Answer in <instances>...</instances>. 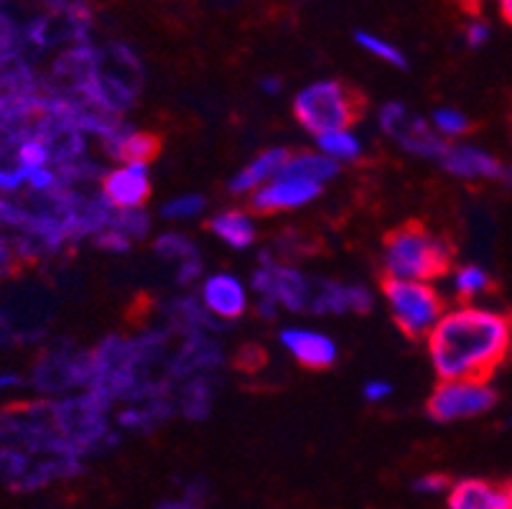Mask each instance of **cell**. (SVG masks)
<instances>
[{"mask_svg":"<svg viewBox=\"0 0 512 509\" xmlns=\"http://www.w3.org/2000/svg\"><path fill=\"white\" fill-rule=\"evenodd\" d=\"M446 509H512V479H459L446 492Z\"/></svg>","mask_w":512,"mask_h":509,"instance_id":"cell-14","label":"cell"},{"mask_svg":"<svg viewBox=\"0 0 512 509\" xmlns=\"http://www.w3.org/2000/svg\"><path fill=\"white\" fill-rule=\"evenodd\" d=\"M11 263V250H8V245L3 240H0V268H3V265H8Z\"/></svg>","mask_w":512,"mask_h":509,"instance_id":"cell-31","label":"cell"},{"mask_svg":"<svg viewBox=\"0 0 512 509\" xmlns=\"http://www.w3.org/2000/svg\"><path fill=\"white\" fill-rule=\"evenodd\" d=\"M426 352L439 380H492L512 357V314L477 303L446 308L426 336Z\"/></svg>","mask_w":512,"mask_h":509,"instance_id":"cell-1","label":"cell"},{"mask_svg":"<svg viewBox=\"0 0 512 509\" xmlns=\"http://www.w3.org/2000/svg\"><path fill=\"white\" fill-rule=\"evenodd\" d=\"M464 41H467L469 49H482L490 41V26L484 21L467 23V28H464Z\"/></svg>","mask_w":512,"mask_h":509,"instance_id":"cell-27","label":"cell"},{"mask_svg":"<svg viewBox=\"0 0 512 509\" xmlns=\"http://www.w3.org/2000/svg\"><path fill=\"white\" fill-rule=\"evenodd\" d=\"M377 125L388 138H393L400 148L411 156L418 158H431V161H439L446 151V143L431 123L418 115H413L403 102H385L377 112Z\"/></svg>","mask_w":512,"mask_h":509,"instance_id":"cell-7","label":"cell"},{"mask_svg":"<svg viewBox=\"0 0 512 509\" xmlns=\"http://www.w3.org/2000/svg\"><path fill=\"white\" fill-rule=\"evenodd\" d=\"M439 166L462 181H505L507 176L505 163L474 143H449L444 156L439 158Z\"/></svg>","mask_w":512,"mask_h":509,"instance_id":"cell-11","label":"cell"},{"mask_svg":"<svg viewBox=\"0 0 512 509\" xmlns=\"http://www.w3.org/2000/svg\"><path fill=\"white\" fill-rule=\"evenodd\" d=\"M375 296L370 288L357 283H339V280H314V298L309 314L316 316H344L370 314Z\"/></svg>","mask_w":512,"mask_h":509,"instance_id":"cell-13","label":"cell"},{"mask_svg":"<svg viewBox=\"0 0 512 509\" xmlns=\"http://www.w3.org/2000/svg\"><path fill=\"white\" fill-rule=\"evenodd\" d=\"M355 41H357V46H362V49L367 51V54L375 56V59H380V62L390 64V67H395V69L408 67L406 54H403L398 46L390 44V41H385L383 36L370 34V31H355Z\"/></svg>","mask_w":512,"mask_h":509,"instance_id":"cell-22","label":"cell"},{"mask_svg":"<svg viewBox=\"0 0 512 509\" xmlns=\"http://www.w3.org/2000/svg\"><path fill=\"white\" fill-rule=\"evenodd\" d=\"M428 123H431V128H434L446 143L464 138V135H469V130H472V120H469L467 112L456 110V107H436V110L431 112Z\"/></svg>","mask_w":512,"mask_h":509,"instance_id":"cell-21","label":"cell"},{"mask_svg":"<svg viewBox=\"0 0 512 509\" xmlns=\"http://www.w3.org/2000/svg\"><path fill=\"white\" fill-rule=\"evenodd\" d=\"M321 191H324V186L278 174L276 179L268 181V184L260 186L255 194L248 196L250 212L278 214V212H293V209H304L319 199Z\"/></svg>","mask_w":512,"mask_h":509,"instance_id":"cell-9","label":"cell"},{"mask_svg":"<svg viewBox=\"0 0 512 509\" xmlns=\"http://www.w3.org/2000/svg\"><path fill=\"white\" fill-rule=\"evenodd\" d=\"M500 13L502 18L512 26V0H500Z\"/></svg>","mask_w":512,"mask_h":509,"instance_id":"cell-29","label":"cell"},{"mask_svg":"<svg viewBox=\"0 0 512 509\" xmlns=\"http://www.w3.org/2000/svg\"><path fill=\"white\" fill-rule=\"evenodd\" d=\"M18 377L16 375H0V390H8V387H16Z\"/></svg>","mask_w":512,"mask_h":509,"instance_id":"cell-30","label":"cell"},{"mask_svg":"<svg viewBox=\"0 0 512 509\" xmlns=\"http://www.w3.org/2000/svg\"><path fill=\"white\" fill-rule=\"evenodd\" d=\"M153 252L161 260L176 263V280L179 283H192L202 275V260H199V250L192 240L179 232H164L153 242Z\"/></svg>","mask_w":512,"mask_h":509,"instance_id":"cell-17","label":"cell"},{"mask_svg":"<svg viewBox=\"0 0 512 509\" xmlns=\"http://www.w3.org/2000/svg\"><path fill=\"white\" fill-rule=\"evenodd\" d=\"M497 405V390L487 380H439L426 400L428 418L436 423L482 418Z\"/></svg>","mask_w":512,"mask_h":509,"instance_id":"cell-5","label":"cell"},{"mask_svg":"<svg viewBox=\"0 0 512 509\" xmlns=\"http://www.w3.org/2000/svg\"><path fill=\"white\" fill-rule=\"evenodd\" d=\"M316 151L332 158L334 163H355L362 156V140L357 138L355 130H337L316 138Z\"/></svg>","mask_w":512,"mask_h":509,"instance_id":"cell-19","label":"cell"},{"mask_svg":"<svg viewBox=\"0 0 512 509\" xmlns=\"http://www.w3.org/2000/svg\"><path fill=\"white\" fill-rule=\"evenodd\" d=\"M380 265L385 278L434 283L436 278L451 273L454 250L444 237L423 227L421 222H406L385 235Z\"/></svg>","mask_w":512,"mask_h":509,"instance_id":"cell-2","label":"cell"},{"mask_svg":"<svg viewBox=\"0 0 512 509\" xmlns=\"http://www.w3.org/2000/svg\"><path fill=\"white\" fill-rule=\"evenodd\" d=\"M199 303L209 316L220 321H240L250 308V291L237 275L212 273L202 278Z\"/></svg>","mask_w":512,"mask_h":509,"instance_id":"cell-10","label":"cell"},{"mask_svg":"<svg viewBox=\"0 0 512 509\" xmlns=\"http://www.w3.org/2000/svg\"><path fill=\"white\" fill-rule=\"evenodd\" d=\"M151 191V168L143 163H120L100 179V196L120 212H136L146 207Z\"/></svg>","mask_w":512,"mask_h":509,"instance_id":"cell-8","label":"cell"},{"mask_svg":"<svg viewBox=\"0 0 512 509\" xmlns=\"http://www.w3.org/2000/svg\"><path fill=\"white\" fill-rule=\"evenodd\" d=\"M451 288H454L456 298H462L464 303H472V298L492 291V275L482 265H459L451 273Z\"/></svg>","mask_w":512,"mask_h":509,"instance_id":"cell-20","label":"cell"},{"mask_svg":"<svg viewBox=\"0 0 512 509\" xmlns=\"http://www.w3.org/2000/svg\"><path fill=\"white\" fill-rule=\"evenodd\" d=\"M207 209V199L202 194H181L161 204V217L166 222H189V219L202 217Z\"/></svg>","mask_w":512,"mask_h":509,"instance_id":"cell-23","label":"cell"},{"mask_svg":"<svg viewBox=\"0 0 512 509\" xmlns=\"http://www.w3.org/2000/svg\"><path fill=\"white\" fill-rule=\"evenodd\" d=\"M390 395H393V385L388 380H370L362 385V398L370 405L385 403V400H390Z\"/></svg>","mask_w":512,"mask_h":509,"instance_id":"cell-26","label":"cell"},{"mask_svg":"<svg viewBox=\"0 0 512 509\" xmlns=\"http://www.w3.org/2000/svg\"><path fill=\"white\" fill-rule=\"evenodd\" d=\"M413 487H416V492L428 494V497H436V494L449 492L451 482H449V476H444V474H423V476H418Z\"/></svg>","mask_w":512,"mask_h":509,"instance_id":"cell-25","label":"cell"},{"mask_svg":"<svg viewBox=\"0 0 512 509\" xmlns=\"http://www.w3.org/2000/svg\"><path fill=\"white\" fill-rule=\"evenodd\" d=\"M383 301L388 306V314L398 331L408 339H423L431 334L439 319L444 316L446 306L441 293L434 283H421V280H395L383 278Z\"/></svg>","mask_w":512,"mask_h":509,"instance_id":"cell-4","label":"cell"},{"mask_svg":"<svg viewBox=\"0 0 512 509\" xmlns=\"http://www.w3.org/2000/svg\"><path fill=\"white\" fill-rule=\"evenodd\" d=\"M288 156H291L288 148H265V151H260L255 158H250V161L232 176L227 189L235 196L255 194L260 186H265L268 181H273L281 174V168L283 163L288 161Z\"/></svg>","mask_w":512,"mask_h":509,"instance_id":"cell-15","label":"cell"},{"mask_svg":"<svg viewBox=\"0 0 512 509\" xmlns=\"http://www.w3.org/2000/svg\"><path fill=\"white\" fill-rule=\"evenodd\" d=\"M293 118L314 138L352 130L365 112V97L342 79H319L293 97Z\"/></svg>","mask_w":512,"mask_h":509,"instance_id":"cell-3","label":"cell"},{"mask_svg":"<svg viewBox=\"0 0 512 509\" xmlns=\"http://www.w3.org/2000/svg\"><path fill=\"white\" fill-rule=\"evenodd\" d=\"M181 410L189 420H204L212 413V387L197 377L181 395Z\"/></svg>","mask_w":512,"mask_h":509,"instance_id":"cell-24","label":"cell"},{"mask_svg":"<svg viewBox=\"0 0 512 509\" xmlns=\"http://www.w3.org/2000/svg\"><path fill=\"white\" fill-rule=\"evenodd\" d=\"M278 342L306 370H329L339 359V347L332 336L309 326H286L278 334Z\"/></svg>","mask_w":512,"mask_h":509,"instance_id":"cell-12","label":"cell"},{"mask_svg":"<svg viewBox=\"0 0 512 509\" xmlns=\"http://www.w3.org/2000/svg\"><path fill=\"white\" fill-rule=\"evenodd\" d=\"M207 230L230 250H250L258 242V224L250 209H222L209 217Z\"/></svg>","mask_w":512,"mask_h":509,"instance_id":"cell-16","label":"cell"},{"mask_svg":"<svg viewBox=\"0 0 512 509\" xmlns=\"http://www.w3.org/2000/svg\"><path fill=\"white\" fill-rule=\"evenodd\" d=\"M281 174L324 186L339 174V163H334L332 158H327L319 151H301L288 156V161L281 168Z\"/></svg>","mask_w":512,"mask_h":509,"instance_id":"cell-18","label":"cell"},{"mask_svg":"<svg viewBox=\"0 0 512 509\" xmlns=\"http://www.w3.org/2000/svg\"><path fill=\"white\" fill-rule=\"evenodd\" d=\"M314 280L316 278H309L293 265L276 263L271 255H263L253 280H250V288L258 293V301L273 303L276 308L291 311V314H309Z\"/></svg>","mask_w":512,"mask_h":509,"instance_id":"cell-6","label":"cell"},{"mask_svg":"<svg viewBox=\"0 0 512 509\" xmlns=\"http://www.w3.org/2000/svg\"><path fill=\"white\" fill-rule=\"evenodd\" d=\"M260 90L265 92V95H278V92L283 90V82L278 77H263L260 79Z\"/></svg>","mask_w":512,"mask_h":509,"instance_id":"cell-28","label":"cell"}]
</instances>
